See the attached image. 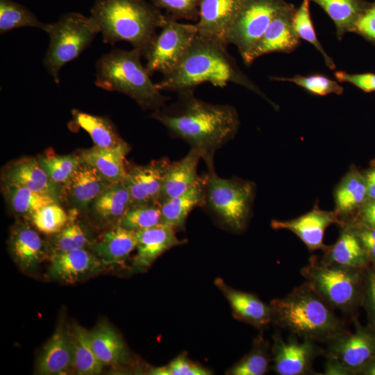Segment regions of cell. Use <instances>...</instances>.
Masks as SVG:
<instances>
[{
	"instance_id": "e575fe53",
	"label": "cell",
	"mask_w": 375,
	"mask_h": 375,
	"mask_svg": "<svg viewBox=\"0 0 375 375\" xmlns=\"http://www.w3.org/2000/svg\"><path fill=\"white\" fill-rule=\"evenodd\" d=\"M4 195L10 208L17 214L31 217L41 208L58 203L54 198L17 185H3Z\"/></svg>"
},
{
	"instance_id": "e0dca14e",
	"label": "cell",
	"mask_w": 375,
	"mask_h": 375,
	"mask_svg": "<svg viewBox=\"0 0 375 375\" xmlns=\"http://www.w3.org/2000/svg\"><path fill=\"white\" fill-rule=\"evenodd\" d=\"M242 0H201L197 33L227 45L226 35L239 11Z\"/></svg>"
},
{
	"instance_id": "7c38bea8",
	"label": "cell",
	"mask_w": 375,
	"mask_h": 375,
	"mask_svg": "<svg viewBox=\"0 0 375 375\" xmlns=\"http://www.w3.org/2000/svg\"><path fill=\"white\" fill-rule=\"evenodd\" d=\"M326 344L325 354L335 357L351 374H358L375 356V332L358 323L353 333H343Z\"/></svg>"
},
{
	"instance_id": "f6af8a7d",
	"label": "cell",
	"mask_w": 375,
	"mask_h": 375,
	"mask_svg": "<svg viewBox=\"0 0 375 375\" xmlns=\"http://www.w3.org/2000/svg\"><path fill=\"white\" fill-rule=\"evenodd\" d=\"M158 8L165 9L174 19L198 20L201 0H147Z\"/></svg>"
},
{
	"instance_id": "3957f363",
	"label": "cell",
	"mask_w": 375,
	"mask_h": 375,
	"mask_svg": "<svg viewBox=\"0 0 375 375\" xmlns=\"http://www.w3.org/2000/svg\"><path fill=\"white\" fill-rule=\"evenodd\" d=\"M90 12L105 43L127 42L144 57L167 17L147 0H97Z\"/></svg>"
},
{
	"instance_id": "ee69618b",
	"label": "cell",
	"mask_w": 375,
	"mask_h": 375,
	"mask_svg": "<svg viewBox=\"0 0 375 375\" xmlns=\"http://www.w3.org/2000/svg\"><path fill=\"white\" fill-rule=\"evenodd\" d=\"M209 370L180 355L167 365L151 368L149 374L153 375H208Z\"/></svg>"
},
{
	"instance_id": "7bdbcfd3",
	"label": "cell",
	"mask_w": 375,
	"mask_h": 375,
	"mask_svg": "<svg viewBox=\"0 0 375 375\" xmlns=\"http://www.w3.org/2000/svg\"><path fill=\"white\" fill-rule=\"evenodd\" d=\"M89 244L88 234L83 226L75 222H68L54 240V252L69 251L85 248Z\"/></svg>"
},
{
	"instance_id": "4dcf8cb0",
	"label": "cell",
	"mask_w": 375,
	"mask_h": 375,
	"mask_svg": "<svg viewBox=\"0 0 375 375\" xmlns=\"http://www.w3.org/2000/svg\"><path fill=\"white\" fill-rule=\"evenodd\" d=\"M92 346L97 358L103 365L122 363L126 358V349L119 335L110 325L99 324L90 332Z\"/></svg>"
},
{
	"instance_id": "f546056e",
	"label": "cell",
	"mask_w": 375,
	"mask_h": 375,
	"mask_svg": "<svg viewBox=\"0 0 375 375\" xmlns=\"http://www.w3.org/2000/svg\"><path fill=\"white\" fill-rule=\"evenodd\" d=\"M131 206V198L122 182L112 183L91 204L93 214L101 221L118 224Z\"/></svg>"
},
{
	"instance_id": "5bb4252c",
	"label": "cell",
	"mask_w": 375,
	"mask_h": 375,
	"mask_svg": "<svg viewBox=\"0 0 375 375\" xmlns=\"http://www.w3.org/2000/svg\"><path fill=\"white\" fill-rule=\"evenodd\" d=\"M294 5L286 2L276 13L264 35L251 51L246 65H250L258 58L271 53H290L301 44L293 27Z\"/></svg>"
},
{
	"instance_id": "484cf974",
	"label": "cell",
	"mask_w": 375,
	"mask_h": 375,
	"mask_svg": "<svg viewBox=\"0 0 375 375\" xmlns=\"http://www.w3.org/2000/svg\"><path fill=\"white\" fill-rule=\"evenodd\" d=\"M129 150L125 142L111 148L94 145L80 155L84 162L94 167L110 183H116L122 182L126 174L124 162Z\"/></svg>"
},
{
	"instance_id": "9c48e42d",
	"label": "cell",
	"mask_w": 375,
	"mask_h": 375,
	"mask_svg": "<svg viewBox=\"0 0 375 375\" xmlns=\"http://www.w3.org/2000/svg\"><path fill=\"white\" fill-rule=\"evenodd\" d=\"M285 3L283 0H242L226 40L227 44L237 47L244 62Z\"/></svg>"
},
{
	"instance_id": "681fc988",
	"label": "cell",
	"mask_w": 375,
	"mask_h": 375,
	"mask_svg": "<svg viewBox=\"0 0 375 375\" xmlns=\"http://www.w3.org/2000/svg\"><path fill=\"white\" fill-rule=\"evenodd\" d=\"M348 224L352 226L361 241L369 260L375 265V228L365 226H355L351 224Z\"/></svg>"
},
{
	"instance_id": "d4e9b609",
	"label": "cell",
	"mask_w": 375,
	"mask_h": 375,
	"mask_svg": "<svg viewBox=\"0 0 375 375\" xmlns=\"http://www.w3.org/2000/svg\"><path fill=\"white\" fill-rule=\"evenodd\" d=\"M338 240L323 251L321 260L343 266L366 269L369 262L367 252L352 226H342Z\"/></svg>"
},
{
	"instance_id": "f1b7e54d",
	"label": "cell",
	"mask_w": 375,
	"mask_h": 375,
	"mask_svg": "<svg viewBox=\"0 0 375 375\" xmlns=\"http://www.w3.org/2000/svg\"><path fill=\"white\" fill-rule=\"evenodd\" d=\"M205 199V175L185 192L161 203L162 224L176 229L185 226L190 212L203 206Z\"/></svg>"
},
{
	"instance_id": "ac0fdd59",
	"label": "cell",
	"mask_w": 375,
	"mask_h": 375,
	"mask_svg": "<svg viewBox=\"0 0 375 375\" xmlns=\"http://www.w3.org/2000/svg\"><path fill=\"white\" fill-rule=\"evenodd\" d=\"M103 262L85 248L54 252L49 268V276L58 281L74 283L99 272Z\"/></svg>"
},
{
	"instance_id": "8d00e7d4",
	"label": "cell",
	"mask_w": 375,
	"mask_h": 375,
	"mask_svg": "<svg viewBox=\"0 0 375 375\" xmlns=\"http://www.w3.org/2000/svg\"><path fill=\"white\" fill-rule=\"evenodd\" d=\"M272 360L269 344L262 335L254 340L251 351L228 372L231 375H263L269 368Z\"/></svg>"
},
{
	"instance_id": "ffe728a7",
	"label": "cell",
	"mask_w": 375,
	"mask_h": 375,
	"mask_svg": "<svg viewBox=\"0 0 375 375\" xmlns=\"http://www.w3.org/2000/svg\"><path fill=\"white\" fill-rule=\"evenodd\" d=\"M112 184L83 160L62 187L70 204L76 209H85Z\"/></svg>"
},
{
	"instance_id": "7402d4cb",
	"label": "cell",
	"mask_w": 375,
	"mask_h": 375,
	"mask_svg": "<svg viewBox=\"0 0 375 375\" xmlns=\"http://www.w3.org/2000/svg\"><path fill=\"white\" fill-rule=\"evenodd\" d=\"M201 159L199 152L191 148L183 158L172 162L163 180L160 203L185 192L199 181L197 167Z\"/></svg>"
},
{
	"instance_id": "b9f144b4",
	"label": "cell",
	"mask_w": 375,
	"mask_h": 375,
	"mask_svg": "<svg viewBox=\"0 0 375 375\" xmlns=\"http://www.w3.org/2000/svg\"><path fill=\"white\" fill-rule=\"evenodd\" d=\"M34 226L47 235L57 234L69 222V217L58 203L47 205L31 217Z\"/></svg>"
},
{
	"instance_id": "f5cc1de1",
	"label": "cell",
	"mask_w": 375,
	"mask_h": 375,
	"mask_svg": "<svg viewBox=\"0 0 375 375\" xmlns=\"http://www.w3.org/2000/svg\"><path fill=\"white\" fill-rule=\"evenodd\" d=\"M363 176L367 188L366 201L375 200V165L367 170Z\"/></svg>"
},
{
	"instance_id": "d6986e66",
	"label": "cell",
	"mask_w": 375,
	"mask_h": 375,
	"mask_svg": "<svg viewBox=\"0 0 375 375\" xmlns=\"http://www.w3.org/2000/svg\"><path fill=\"white\" fill-rule=\"evenodd\" d=\"M136 233L137 253L131 266L134 271L147 269L164 252L183 244L176 235V229L164 224L138 231Z\"/></svg>"
},
{
	"instance_id": "277c9868",
	"label": "cell",
	"mask_w": 375,
	"mask_h": 375,
	"mask_svg": "<svg viewBox=\"0 0 375 375\" xmlns=\"http://www.w3.org/2000/svg\"><path fill=\"white\" fill-rule=\"evenodd\" d=\"M269 305L272 322L298 338L326 343L348 331L334 309L306 282Z\"/></svg>"
},
{
	"instance_id": "8fae6325",
	"label": "cell",
	"mask_w": 375,
	"mask_h": 375,
	"mask_svg": "<svg viewBox=\"0 0 375 375\" xmlns=\"http://www.w3.org/2000/svg\"><path fill=\"white\" fill-rule=\"evenodd\" d=\"M292 335L287 340H283L279 333L273 336L271 356L273 369L278 375L317 374L312 369L315 358L324 353L316 342L302 339Z\"/></svg>"
},
{
	"instance_id": "5b68a950",
	"label": "cell",
	"mask_w": 375,
	"mask_h": 375,
	"mask_svg": "<svg viewBox=\"0 0 375 375\" xmlns=\"http://www.w3.org/2000/svg\"><path fill=\"white\" fill-rule=\"evenodd\" d=\"M140 51L113 49L102 56L96 64L97 87L117 91L133 99L142 108L156 110L169 99L151 78L140 60Z\"/></svg>"
},
{
	"instance_id": "8992f818",
	"label": "cell",
	"mask_w": 375,
	"mask_h": 375,
	"mask_svg": "<svg viewBox=\"0 0 375 375\" xmlns=\"http://www.w3.org/2000/svg\"><path fill=\"white\" fill-rule=\"evenodd\" d=\"M365 269L319 260L301 269L305 282L334 310L351 315L362 304Z\"/></svg>"
},
{
	"instance_id": "f907efd6",
	"label": "cell",
	"mask_w": 375,
	"mask_h": 375,
	"mask_svg": "<svg viewBox=\"0 0 375 375\" xmlns=\"http://www.w3.org/2000/svg\"><path fill=\"white\" fill-rule=\"evenodd\" d=\"M358 217L362 226L375 228V200L366 201L359 208Z\"/></svg>"
},
{
	"instance_id": "d590c367",
	"label": "cell",
	"mask_w": 375,
	"mask_h": 375,
	"mask_svg": "<svg viewBox=\"0 0 375 375\" xmlns=\"http://www.w3.org/2000/svg\"><path fill=\"white\" fill-rule=\"evenodd\" d=\"M47 24L24 6L11 0H0V33L22 27L38 28L45 31Z\"/></svg>"
},
{
	"instance_id": "816d5d0a",
	"label": "cell",
	"mask_w": 375,
	"mask_h": 375,
	"mask_svg": "<svg viewBox=\"0 0 375 375\" xmlns=\"http://www.w3.org/2000/svg\"><path fill=\"white\" fill-rule=\"evenodd\" d=\"M324 375H351V373L335 357L326 355Z\"/></svg>"
},
{
	"instance_id": "bcb514c9",
	"label": "cell",
	"mask_w": 375,
	"mask_h": 375,
	"mask_svg": "<svg viewBox=\"0 0 375 375\" xmlns=\"http://www.w3.org/2000/svg\"><path fill=\"white\" fill-rule=\"evenodd\" d=\"M362 305L367 314L368 327L375 332V265L365 269Z\"/></svg>"
},
{
	"instance_id": "6da1fadb",
	"label": "cell",
	"mask_w": 375,
	"mask_h": 375,
	"mask_svg": "<svg viewBox=\"0 0 375 375\" xmlns=\"http://www.w3.org/2000/svg\"><path fill=\"white\" fill-rule=\"evenodd\" d=\"M178 94L175 103L154 110L151 117L160 122L171 135L197 150L208 172L215 171L216 151L238 133L240 120L237 110L230 105L202 101L194 96V90Z\"/></svg>"
},
{
	"instance_id": "9a60e30c",
	"label": "cell",
	"mask_w": 375,
	"mask_h": 375,
	"mask_svg": "<svg viewBox=\"0 0 375 375\" xmlns=\"http://www.w3.org/2000/svg\"><path fill=\"white\" fill-rule=\"evenodd\" d=\"M333 224L341 223L333 211L321 210L317 206L307 213L289 220H272L271 227L275 230H288L294 233L307 247L309 251L321 249L324 243L326 229Z\"/></svg>"
},
{
	"instance_id": "74e56055",
	"label": "cell",
	"mask_w": 375,
	"mask_h": 375,
	"mask_svg": "<svg viewBox=\"0 0 375 375\" xmlns=\"http://www.w3.org/2000/svg\"><path fill=\"white\" fill-rule=\"evenodd\" d=\"M40 165L55 183L63 186L83 161L81 155H47L37 158Z\"/></svg>"
},
{
	"instance_id": "7dc6e473",
	"label": "cell",
	"mask_w": 375,
	"mask_h": 375,
	"mask_svg": "<svg viewBox=\"0 0 375 375\" xmlns=\"http://www.w3.org/2000/svg\"><path fill=\"white\" fill-rule=\"evenodd\" d=\"M375 45V1L369 2L355 23L352 31Z\"/></svg>"
},
{
	"instance_id": "4fadbf2b",
	"label": "cell",
	"mask_w": 375,
	"mask_h": 375,
	"mask_svg": "<svg viewBox=\"0 0 375 375\" xmlns=\"http://www.w3.org/2000/svg\"><path fill=\"white\" fill-rule=\"evenodd\" d=\"M171 163L164 157L126 170L122 182L130 194L131 206L160 203L163 180Z\"/></svg>"
},
{
	"instance_id": "44dd1931",
	"label": "cell",
	"mask_w": 375,
	"mask_h": 375,
	"mask_svg": "<svg viewBox=\"0 0 375 375\" xmlns=\"http://www.w3.org/2000/svg\"><path fill=\"white\" fill-rule=\"evenodd\" d=\"M215 285L227 299L238 319L258 328L272 322L271 306L262 302L256 295L235 290L221 278L215 280Z\"/></svg>"
},
{
	"instance_id": "d6a6232c",
	"label": "cell",
	"mask_w": 375,
	"mask_h": 375,
	"mask_svg": "<svg viewBox=\"0 0 375 375\" xmlns=\"http://www.w3.org/2000/svg\"><path fill=\"white\" fill-rule=\"evenodd\" d=\"M319 5L334 22L336 35L341 40L351 32L360 15L366 8L365 0H309Z\"/></svg>"
},
{
	"instance_id": "52a82bcc",
	"label": "cell",
	"mask_w": 375,
	"mask_h": 375,
	"mask_svg": "<svg viewBox=\"0 0 375 375\" xmlns=\"http://www.w3.org/2000/svg\"><path fill=\"white\" fill-rule=\"evenodd\" d=\"M44 31L49 36V44L44 65L57 84L62 67L77 58L100 33L91 16L76 12L66 13L57 22L47 24Z\"/></svg>"
},
{
	"instance_id": "7a4b0ae2",
	"label": "cell",
	"mask_w": 375,
	"mask_h": 375,
	"mask_svg": "<svg viewBox=\"0 0 375 375\" xmlns=\"http://www.w3.org/2000/svg\"><path fill=\"white\" fill-rule=\"evenodd\" d=\"M224 42L197 34L188 50L177 65L158 83L161 90L177 93L194 88L203 83L224 88L229 83L240 85L277 106L242 72L228 53Z\"/></svg>"
},
{
	"instance_id": "83f0119b",
	"label": "cell",
	"mask_w": 375,
	"mask_h": 375,
	"mask_svg": "<svg viewBox=\"0 0 375 375\" xmlns=\"http://www.w3.org/2000/svg\"><path fill=\"white\" fill-rule=\"evenodd\" d=\"M137 242L136 232L115 224L91 249L105 264L120 263L136 248Z\"/></svg>"
},
{
	"instance_id": "ab89813d",
	"label": "cell",
	"mask_w": 375,
	"mask_h": 375,
	"mask_svg": "<svg viewBox=\"0 0 375 375\" xmlns=\"http://www.w3.org/2000/svg\"><path fill=\"white\" fill-rule=\"evenodd\" d=\"M161 224V203H154L131 206L118 224L138 232Z\"/></svg>"
},
{
	"instance_id": "ba28073f",
	"label": "cell",
	"mask_w": 375,
	"mask_h": 375,
	"mask_svg": "<svg viewBox=\"0 0 375 375\" xmlns=\"http://www.w3.org/2000/svg\"><path fill=\"white\" fill-rule=\"evenodd\" d=\"M254 183L237 177L224 178L215 171L205 174L206 206L224 225L242 231L249 219L255 196Z\"/></svg>"
},
{
	"instance_id": "60d3db41",
	"label": "cell",
	"mask_w": 375,
	"mask_h": 375,
	"mask_svg": "<svg viewBox=\"0 0 375 375\" xmlns=\"http://www.w3.org/2000/svg\"><path fill=\"white\" fill-rule=\"evenodd\" d=\"M271 79L294 83L317 96H326L330 94L341 95L344 92V88L338 81H334L323 74L308 76L297 74L292 77H272Z\"/></svg>"
},
{
	"instance_id": "f35d334b",
	"label": "cell",
	"mask_w": 375,
	"mask_h": 375,
	"mask_svg": "<svg viewBox=\"0 0 375 375\" xmlns=\"http://www.w3.org/2000/svg\"><path fill=\"white\" fill-rule=\"evenodd\" d=\"M309 0H303L300 6L296 8L293 17V27L298 38L310 43L321 53L326 65L331 70L336 67L331 56L324 49L317 38L316 31L311 18Z\"/></svg>"
},
{
	"instance_id": "603a6c76",
	"label": "cell",
	"mask_w": 375,
	"mask_h": 375,
	"mask_svg": "<svg viewBox=\"0 0 375 375\" xmlns=\"http://www.w3.org/2000/svg\"><path fill=\"white\" fill-rule=\"evenodd\" d=\"M73 368L69 333L59 326L44 346L37 362V372L52 375L67 372Z\"/></svg>"
},
{
	"instance_id": "2e32d148",
	"label": "cell",
	"mask_w": 375,
	"mask_h": 375,
	"mask_svg": "<svg viewBox=\"0 0 375 375\" xmlns=\"http://www.w3.org/2000/svg\"><path fill=\"white\" fill-rule=\"evenodd\" d=\"M1 178L3 185L25 187L58 201L62 194V186L51 181L37 158H24L13 162L3 170Z\"/></svg>"
},
{
	"instance_id": "1f68e13d",
	"label": "cell",
	"mask_w": 375,
	"mask_h": 375,
	"mask_svg": "<svg viewBox=\"0 0 375 375\" xmlns=\"http://www.w3.org/2000/svg\"><path fill=\"white\" fill-rule=\"evenodd\" d=\"M69 336L72 351V369L76 374L81 375L100 374L103 365L94 353L90 333L83 327L74 324Z\"/></svg>"
},
{
	"instance_id": "cb8c5ba5",
	"label": "cell",
	"mask_w": 375,
	"mask_h": 375,
	"mask_svg": "<svg viewBox=\"0 0 375 375\" xmlns=\"http://www.w3.org/2000/svg\"><path fill=\"white\" fill-rule=\"evenodd\" d=\"M10 249L15 261L24 270L35 269L46 256V244L28 224L15 226L10 238Z\"/></svg>"
},
{
	"instance_id": "db71d44e",
	"label": "cell",
	"mask_w": 375,
	"mask_h": 375,
	"mask_svg": "<svg viewBox=\"0 0 375 375\" xmlns=\"http://www.w3.org/2000/svg\"><path fill=\"white\" fill-rule=\"evenodd\" d=\"M359 374L375 375V356L359 372Z\"/></svg>"
},
{
	"instance_id": "4316f807",
	"label": "cell",
	"mask_w": 375,
	"mask_h": 375,
	"mask_svg": "<svg viewBox=\"0 0 375 375\" xmlns=\"http://www.w3.org/2000/svg\"><path fill=\"white\" fill-rule=\"evenodd\" d=\"M366 199L364 176L356 169H352L341 179L334 192V212L341 226L349 215L362 206Z\"/></svg>"
},
{
	"instance_id": "836d02e7",
	"label": "cell",
	"mask_w": 375,
	"mask_h": 375,
	"mask_svg": "<svg viewBox=\"0 0 375 375\" xmlns=\"http://www.w3.org/2000/svg\"><path fill=\"white\" fill-rule=\"evenodd\" d=\"M72 115L76 124L90 135L95 146L111 148L125 142L108 118L76 110Z\"/></svg>"
},
{
	"instance_id": "30bf717a",
	"label": "cell",
	"mask_w": 375,
	"mask_h": 375,
	"mask_svg": "<svg viewBox=\"0 0 375 375\" xmlns=\"http://www.w3.org/2000/svg\"><path fill=\"white\" fill-rule=\"evenodd\" d=\"M197 34L195 24H182L166 17L145 56L150 75L170 73L181 60Z\"/></svg>"
},
{
	"instance_id": "c3c4849f",
	"label": "cell",
	"mask_w": 375,
	"mask_h": 375,
	"mask_svg": "<svg viewBox=\"0 0 375 375\" xmlns=\"http://www.w3.org/2000/svg\"><path fill=\"white\" fill-rule=\"evenodd\" d=\"M335 77L338 82L352 84L365 92H375V73L351 74L344 71H336Z\"/></svg>"
}]
</instances>
